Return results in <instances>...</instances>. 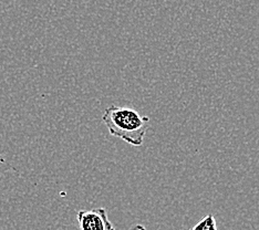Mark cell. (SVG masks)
<instances>
[{
	"mask_svg": "<svg viewBox=\"0 0 259 230\" xmlns=\"http://www.w3.org/2000/svg\"><path fill=\"white\" fill-rule=\"evenodd\" d=\"M102 121L112 136L133 146L143 144L146 132L150 128L149 116L140 114L133 109L115 105H111L104 110Z\"/></svg>",
	"mask_w": 259,
	"mask_h": 230,
	"instance_id": "6da1fadb",
	"label": "cell"
},
{
	"mask_svg": "<svg viewBox=\"0 0 259 230\" xmlns=\"http://www.w3.org/2000/svg\"><path fill=\"white\" fill-rule=\"evenodd\" d=\"M80 230H115L104 208L80 210L76 214Z\"/></svg>",
	"mask_w": 259,
	"mask_h": 230,
	"instance_id": "7a4b0ae2",
	"label": "cell"
},
{
	"mask_svg": "<svg viewBox=\"0 0 259 230\" xmlns=\"http://www.w3.org/2000/svg\"><path fill=\"white\" fill-rule=\"evenodd\" d=\"M190 230H217V223L215 220V217L211 214L205 216Z\"/></svg>",
	"mask_w": 259,
	"mask_h": 230,
	"instance_id": "3957f363",
	"label": "cell"
},
{
	"mask_svg": "<svg viewBox=\"0 0 259 230\" xmlns=\"http://www.w3.org/2000/svg\"><path fill=\"white\" fill-rule=\"evenodd\" d=\"M128 230H146V229L143 225H141V223H137V225H133Z\"/></svg>",
	"mask_w": 259,
	"mask_h": 230,
	"instance_id": "277c9868",
	"label": "cell"
}]
</instances>
